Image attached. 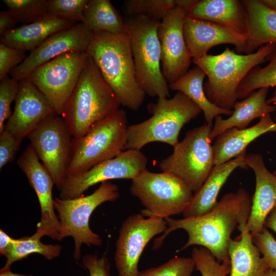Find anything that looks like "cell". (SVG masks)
Here are the masks:
<instances>
[{
  "label": "cell",
  "instance_id": "obj_1",
  "mask_svg": "<svg viewBox=\"0 0 276 276\" xmlns=\"http://www.w3.org/2000/svg\"><path fill=\"white\" fill-rule=\"evenodd\" d=\"M251 206L249 195L241 188L236 193L223 195L214 209L202 215L179 219L166 218L167 228L155 239L153 249L159 248L170 233L182 229L188 239L181 250L199 245L208 249L220 263L229 260L227 247L231 235L236 228L247 223Z\"/></svg>",
  "mask_w": 276,
  "mask_h": 276
},
{
  "label": "cell",
  "instance_id": "obj_46",
  "mask_svg": "<svg viewBox=\"0 0 276 276\" xmlns=\"http://www.w3.org/2000/svg\"><path fill=\"white\" fill-rule=\"evenodd\" d=\"M0 276H33L32 275H24L12 272L10 269L2 270L0 271Z\"/></svg>",
  "mask_w": 276,
  "mask_h": 276
},
{
  "label": "cell",
  "instance_id": "obj_35",
  "mask_svg": "<svg viewBox=\"0 0 276 276\" xmlns=\"http://www.w3.org/2000/svg\"><path fill=\"white\" fill-rule=\"evenodd\" d=\"M88 0H48L49 15L82 22L83 10Z\"/></svg>",
  "mask_w": 276,
  "mask_h": 276
},
{
  "label": "cell",
  "instance_id": "obj_48",
  "mask_svg": "<svg viewBox=\"0 0 276 276\" xmlns=\"http://www.w3.org/2000/svg\"><path fill=\"white\" fill-rule=\"evenodd\" d=\"M267 102L269 104L276 103V88L274 90L273 96L270 99L267 100Z\"/></svg>",
  "mask_w": 276,
  "mask_h": 276
},
{
  "label": "cell",
  "instance_id": "obj_28",
  "mask_svg": "<svg viewBox=\"0 0 276 276\" xmlns=\"http://www.w3.org/2000/svg\"><path fill=\"white\" fill-rule=\"evenodd\" d=\"M205 76L204 72L196 66L177 80L169 84V87L171 90L183 93L197 105L203 113L206 124L212 127L213 121L217 116L221 114L230 116L233 110L220 108L209 101L203 88Z\"/></svg>",
  "mask_w": 276,
  "mask_h": 276
},
{
  "label": "cell",
  "instance_id": "obj_13",
  "mask_svg": "<svg viewBox=\"0 0 276 276\" xmlns=\"http://www.w3.org/2000/svg\"><path fill=\"white\" fill-rule=\"evenodd\" d=\"M147 158L140 150H124L81 174L66 176L60 189L59 198L71 199L82 196L95 185L117 179H131L147 169Z\"/></svg>",
  "mask_w": 276,
  "mask_h": 276
},
{
  "label": "cell",
  "instance_id": "obj_24",
  "mask_svg": "<svg viewBox=\"0 0 276 276\" xmlns=\"http://www.w3.org/2000/svg\"><path fill=\"white\" fill-rule=\"evenodd\" d=\"M76 24L49 15L4 33L1 35V43L25 51H32L52 35Z\"/></svg>",
  "mask_w": 276,
  "mask_h": 276
},
{
  "label": "cell",
  "instance_id": "obj_26",
  "mask_svg": "<svg viewBox=\"0 0 276 276\" xmlns=\"http://www.w3.org/2000/svg\"><path fill=\"white\" fill-rule=\"evenodd\" d=\"M240 234L229 240L227 252L231 263L229 276H263L269 269L258 248L254 244L246 224L238 227Z\"/></svg>",
  "mask_w": 276,
  "mask_h": 276
},
{
  "label": "cell",
  "instance_id": "obj_44",
  "mask_svg": "<svg viewBox=\"0 0 276 276\" xmlns=\"http://www.w3.org/2000/svg\"><path fill=\"white\" fill-rule=\"evenodd\" d=\"M198 0H174V6L182 9L185 12L192 8Z\"/></svg>",
  "mask_w": 276,
  "mask_h": 276
},
{
  "label": "cell",
  "instance_id": "obj_41",
  "mask_svg": "<svg viewBox=\"0 0 276 276\" xmlns=\"http://www.w3.org/2000/svg\"><path fill=\"white\" fill-rule=\"evenodd\" d=\"M18 20L15 15L9 10L0 12V34L14 29Z\"/></svg>",
  "mask_w": 276,
  "mask_h": 276
},
{
  "label": "cell",
  "instance_id": "obj_9",
  "mask_svg": "<svg viewBox=\"0 0 276 276\" xmlns=\"http://www.w3.org/2000/svg\"><path fill=\"white\" fill-rule=\"evenodd\" d=\"M131 194L145 209V216L165 219L183 213L193 192L179 178L167 172L153 173L146 169L131 179Z\"/></svg>",
  "mask_w": 276,
  "mask_h": 276
},
{
  "label": "cell",
  "instance_id": "obj_38",
  "mask_svg": "<svg viewBox=\"0 0 276 276\" xmlns=\"http://www.w3.org/2000/svg\"><path fill=\"white\" fill-rule=\"evenodd\" d=\"M25 51L0 43V80L15 67L19 65L26 58Z\"/></svg>",
  "mask_w": 276,
  "mask_h": 276
},
{
  "label": "cell",
  "instance_id": "obj_10",
  "mask_svg": "<svg viewBox=\"0 0 276 276\" xmlns=\"http://www.w3.org/2000/svg\"><path fill=\"white\" fill-rule=\"evenodd\" d=\"M119 196L118 186L106 181L101 182L97 189L87 196L71 199H54V209L60 223L58 241L68 236L74 238L76 259L80 258L83 243L88 246L101 245L100 237L89 227L90 217L99 205L114 201Z\"/></svg>",
  "mask_w": 276,
  "mask_h": 276
},
{
  "label": "cell",
  "instance_id": "obj_37",
  "mask_svg": "<svg viewBox=\"0 0 276 276\" xmlns=\"http://www.w3.org/2000/svg\"><path fill=\"white\" fill-rule=\"evenodd\" d=\"M254 244L258 248L270 269H276V240L267 228L252 236Z\"/></svg>",
  "mask_w": 276,
  "mask_h": 276
},
{
  "label": "cell",
  "instance_id": "obj_11",
  "mask_svg": "<svg viewBox=\"0 0 276 276\" xmlns=\"http://www.w3.org/2000/svg\"><path fill=\"white\" fill-rule=\"evenodd\" d=\"M86 52L62 54L34 70L28 79L46 97L56 115L61 117L85 66Z\"/></svg>",
  "mask_w": 276,
  "mask_h": 276
},
{
  "label": "cell",
  "instance_id": "obj_27",
  "mask_svg": "<svg viewBox=\"0 0 276 276\" xmlns=\"http://www.w3.org/2000/svg\"><path fill=\"white\" fill-rule=\"evenodd\" d=\"M248 27L245 54L255 52L261 46L276 43V11L261 0H244Z\"/></svg>",
  "mask_w": 276,
  "mask_h": 276
},
{
  "label": "cell",
  "instance_id": "obj_15",
  "mask_svg": "<svg viewBox=\"0 0 276 276\" xmlns=\"http://www.w3.org/2000/svg\"><path fill=\"white\" fill-rule=\"evenodd\" d=\"M18 167L24 173L37 196L41 219L37 224L35 236H47L58 241L60 223L55 213L52 189L54 180L30 144L17 160Z\"/></svg>",
  "mask_w": 276,
  "mask_h": 276
},
{
  "label": "cell",
  "instance_id": "obj_42",
  "mask_svg": "<svg viewBox=\"0 0 276 276\" xmlns=\"http://www.w3.org/2000/svg\"><path fill=\"white\" fill-rule=\"evenodd\" d=\"M15 239L9 236L3 229L0 231V253L4 256L10 246L13 243Z\"/></svg>",
  "mask_w": 276,
  "mask_h": 276
},
{
  "label": "cell",
  "instance_id": "obj_33",
  "mask_svg": "<svg viewBox=\"0 0 276 276\" xmlns=\"http://www.w3.org/2000/svg\"><path fill=\"white\" fill-rule=\"evenodd\" d=\"M18 22L30 24L49 15L48 0H3Z\"/></svg>",
  "mask_w": 276,
  "mask_h": 276
},
{
  "label": "cell",
  "instance_id": "obj_4",
  "mask_svg": "<svg viewBox=\"0 0 276 276\" xmlns=\"http://www.w3.org/2000/svg\"><path fill=\"white\" fill-rule=\"evenodd\" d=\"M275 48L276 43H268L252 53L242 55L226 48L218 55L207 54L192 59L208 77L203 88L209 101L220 108L232 110L240 83L254 68L265 61Z\"/></svg>",
  "mask_w": 276,
  "mask_h": 276
},
{
  "label": "cell",
  "instance_id": "obj_21",
  "mask_svg": "<svg viewBox=\"0 0 276 276\" xmlns=\"http://www.w3.org/2000/svg\"><path fill=\"white\" fill-rule=\"evenodd\" d=\"M246 151L223 164L215 166L183 212V218L196 217L210 212L217 203V198L222 187L231 173L238 168H246Z\"/></svg>",
  "mask_w": 276,
  "mask_h": 276
},
{
  "label": "cell",
  "instance_id": "obj_32",
  "mask_svg": "<svg viewBox=\"0 0 276 276\" xmlns=\"http://www.w3.org/2000/svg\"><path fill=\"white\" fill-rule=\"evenodd\" d=\"M174 7V0H126L122 5L125 17L144 15L162 20Z\"/></svg>",
  "mask_w": 276,
  "mask_h": 276
},
{
  "label": "cell",
  "instance_id": "obj_22",
  "mask_svg": "<svg viewBox=\"0 0 276 276\" xmlns=\"http://www.w3.org/2000/svg\"><path fill=\"white\" fill-rule=\"evenodd\" d=\"M185 14L218 24L243 35L248 33L247 14L241 1L198 0Z\"/></svg>",
  "mask_w": 276,
  "mask_h": 276
},
{
  "label": "cell",
  "instance_id": "obj_16",
  "mask_svg": "<svg viewBox=\"0 0 276 276\" xmlns=\"http://www.w3.org/2000/svg\"><path fill=\"white\" fill-rule=\"evenodd\" d=\"M185 12L174 6L160 21L157 33L163 75L169 84L184 75L191 62L183 32Z\"/></svg>",
  "mask_w": 276,
  "mask_h": 276
},
{
  "label": "cell",
  "instance_id": "obj_23",
  "mask_svg": "<svg viewBox=\"0 0 276 276\" xmlns=\"http://www.w3.org/2000/svg\"><path fill=\"white\" fill-rule=\"evenodd\" d=\"M275 122L270 113L260 118L255 125L243 129H229L215 139L213 145L214 152V165L226 163L246 151L247 146L260 135L274 131Z\"/></svg>",
  "mask_w": 276,
  "mask_h": 276
},
{
  "label": "cell",
  "instance_id": "obj_31",
  "mask_svg": "<svg viewBox=\"0 0 276 276\" xmlns=\"http://www.w3.org/2000/svg\"><path fill=\"white\" fill-rule=\"evenodd\" d=\"M268 63L254 68L244 78L237 90V99L245 98L256 89L276 87V48L267 57Z\"/></svg>",
  "mask_w": 276,
  "mask_h": 276
},
{
  "label": "cell",
  "instance_id": "obj_6",
  "mask_svg": "<svg viewBox=\"0 0 276 276\" xmlns=\"http://www.w3.org/2000/svg\"><path fill=\"white\" fill-rule=\"evenodd\" d=\"M127 127L126 113L119 108L94 123L83 136L73 138L66 176L85 172L124 151Z\"/></svg>",
  "mask_w": 276,
  "mask_h": 276
},
{
  "label": "cell",
  "instance_id": "obj_14",
  "mask_svg": "<svg viewBox=\"0 0 276 276\" xmlns=\"http://www.w3.org/2000/svg\"><path fill=\"white\" fill-rule=\"evenodd\" d=\"M167 228L164 219L142 213L129 216L123 222L116 241L114 256L118 276H138L139 259L143 251L155 236Z\"/></svg>",
  "mask_w": 276,
  "mask_h": 276
},
{
  "label": "cell",
  "instance_id": "obj_30",
  "mask_svg": "<svg viewBox=\"0 0 276 276\" xmlns=\"http://www.w3.org/2000/svg\"><path fill=\"white\" fill-rule=\"evenodd\" d=\"M40 239L34 235L15 239L4 255L7 259L6 262L1 269H10L13 263L32 254H40L48 260H52L59 255L61 250L60 245L44 244Z\"/></svg>",
  "mask_w": 276,
  "mask_h": 276
},
{
  "label": "cell",
  "instance_id": "obj_19",
  "mask_svg": "<svg viewBox=\"0 0 276 276\" xmlns=\"http://www.w3.org/2000/svg\"><path fill=\"white\" fill-rule=\"evenodd\" d=\"M183 32L192 59L207 54L215 45L225 43L234 45L239 53H245L247 36L218 24L186 16Z\"/></svg>",
  "mask_w": 276,
  "mask_h": 276
},
{
  "label": "cell",
  "instance_id": "obj_25",
  "mask_svg": "<svg viewBox=\"0 0 276 276\" xmlns=\"http://www.w3.org/2000/svg\"><path fill=\"white\" fill-rule=\"evenodd\" d=\"M269 88L258 89L242 101L236 102L233 112L228 118L224 119L220 116H217L210 134L212 141L229 129L246 128L255 119L274 111L276 106L268 104L266 99Z\"/></svg>",
  "mask_w": 276,
  "mask_h": 276
},
{
  "label": "cell",
  "instance_id": "obj_18",
  "mask_svg": "<svg viewBox=\"0 0 276 276\" xmlns=\"http://www.w3.org/2000/svg\"><path fill=\"white\" fill-rule=\"evenodd\" d=\"M18 82L14 109L4 129L22 141L41 121L56 113L46 97L28 78Z\"/></svg>",
  "mask_w": 276,
  "mask_h": 276
},
{
  "label": "cell",
  "instance_id": "obj_8",
  "mask_svg": "<svg viewBox=\"0 0 276 276\" xmlns=\"http://www.w3.org/2000/svg\"><path fill=\"white\" fill-rule=\"evenodd\" d=\"M211 129L205 124L189 130L184 139L173 147V152L159 164L162 172L176 176L194 193L215 166Z\"/></svg>",
  "mask_w": 276,
  "mask_h": 276
},
{
  "label": "cell",
  "instance_id": "obj_47",
  "mask_svg": "<svg viewBox=\"0 0 276 276\" xmlns=\"http://www.w3.org/2000/svg\"><path fill=\"white\" fill-rule=\"evenodd\" d=\"M263 276H276V269L269 268Z\"/></svg>",
  "mask_w": 276,
  "mask_h": 276
},
{
  "label": "cell",
  "instance_id": "obj_17",
  "mask_svg": "<svg viewBox=\"0 0 276 276\" xmlns=\"http://www.w3.org/2000/svg\"><path fill=\"white\" fill-rule=\"evenodd\" d=\"M92 32L82 22L57 32L45 40L18 66L10 73L12 78L19 81L28 78L37 67L54 58L72 51L86 52Z\"/></svg>",
  "mask_w": 276,
  "mask_h": 276
},
{
  "label": "cell",
  "instance_id": "obj_12",
  "mask_svg": "<svg viewBox=\"0 0 276 276\" xmlns=\"http://www.w3.org/2000/svg\"><path fill=\"white\" fill-rule=\"evenodd\" d=\"M27 137L60 190L66 176L73 139L64 120L56 114L48 116Z\"/></svg>",
  "mask_w": 276,
  "mask_h": 276
},
{
  "label": "cell",
  "instance_id": "obj_20",
  "mask_svg": "<svg viewBox=\"0 0 276 276\" xmlns=\"http://www.w3.org/2000/svg\"><path fill=\"white\" fill-rule=\"evenodd\" d=\"M245 162L256 177L255 191L246 223L247 229L253 236L262 231L266 218L276 206V176L269 171L259 154L246 155Z\"/></svg>",
  "mask_w": 276,
  "mask_h": 276
},
{
  "label": "cell",
  "instance_id": "obj_43",
  "mask_svg": "<svg viewBox=\"0 0 276 276\" xmlns=\"http://www.w3.org/2000/svg\"><path fill=\"white\" fill-rule=\"evenodd\" d=\"M264 227L270 228L276 233V206L266 218Z\"/></svg>",
  "mask_w": 276,
  "mask_h": 276
},
{
  "label": "cell",
  "instance_id": "obj_49",
  "mask_svg": "<svg viewBox=\"0 0 276 276\" xmlns=\"http://www.w3.org/2000/svg\"><path fill=\"white\" fill-rule=\"evenodd\" d=\"M273 174L276 176V170L273 172Z\"/></svg>",
  "mask_w": 276,
  "mask_h": 276
},
{
  "label": "cell",
  "instance_id": "obj_40",
  "mask_svg": "<svg viewBox=\"0 0 276 276\" xmlns=\"http://www.w3.org/2000/svg\"><path fill=\"white\" fill-rule=\"evenodd\" d=\"M82 263L88 270L89 276H109L110 264L105 257L87 255L83 257Z\"/></svg>",
  "mask_w": 276,
  "mask_h": 276
},
{
  "label": "cell",
  "instance_id": "obj_34",
  "mask_svg": "<svg viewBox=\"0 0 276 276\" xmlns=\"http://www.w3.org/2000/svg\"><path fill=\"white\" fill-rule=\"evenodd\" d=\"M195 268L192 258L175 257L159 266L140 271L138 276H191Z\"/></svg>",
  "mask_w": 276,
  "mask_h": 276
},
{
  "label": "cell",
  "instance_id": "obj_29",
  "mask_svg": "<svg viewBox=\"0 0 276 276\" xmlns=\"http://www.w3.org/2000/svg\"><path fill=\"white\" fill-rule=\"evenodd\" d=\"M82 23L91 32L119 34L126 31L124 18L109 0H88Z\"/></svg>",
  "mask_w": 276,
  "mask_h": 276
},
{
  "label": "cell",
  "instance_id": "obj_2",
  "mask_svg": "<svg viewBox=\"0 0 276 276\" xmlns=\"http://www.w3.org/2000/svg\"><path fill=\"white\" fill-rule=\"evenodd\" d=\"M102 76L117 96L121 105L137 110L146 94L139 86L134 60L126 30L119 34L92 32L86 50Z\"/></svg>",
  "mask_w": 276,
  "mask_h": 276
},
{
  "label": "cell",
  "instance_id": "obj_45",
  "mask_svg": "<svg viewBox=\"0 0 276 276\" xmlns=\"http://www.w3.org/2000/svg\"><path fill=\"white\" fill-rule=\"evenodd\" d=\"M269 9L276 11V0H261Z\"/></svg>",
  "mask_w": 276,
  "mask_h": 276
},
{
  "label": "cell",
  "instance_id": "obj_36",
  "mask_svg": "<svg viewBox=\"0 0 276 276\" xmlns=\"http://www.w3.org/2000/svg\"><path fill=\"white\" fill-rule=\"evenodd\" d=\"M19 89L18 81L6 77L0 83V132L4 130L5 122L11 114L10 106L15 100Z\"/></svg>",
  "mask_w": 276,
  "mask_h": 276
},
{
  "label": "cell",
  "instance_id": "obj_3",
  "mask_svg": "<svg viewBox=\"0 0 276 276\" xmlns=\"http://www.w3.org/2000/svg\"><path fill=\"white\" fill-rule=\"evenodd\" d=\"M120 105L114 91L88 55L61 115L73 138L84 135L94 123L119 109Z\"/></svg>",
  "mask_w": 276,
  "mask_h": 276
},
{
  "label": "cell",
  "instance_id": "obj_39",
  "mask_svg": "<svg viewBox=\"0 0 276 276\" xmlns=\"http://www.w3.org/2000/svg\"><path fill=\"white\" fill-rule=\"evenodd\" d=\"M21 142L5 129L0 132L1 170L14 160Z\"/></svg>",
  "mask_w": 276,
  "mask_h": 276
},
{
  "label": "cell",
  "instance_id": "obj_7",
  "mask_svg": "<svg viewBox=\"0 0 276 276\" xmlns=\"http://www.w3.org/2000/svg\"><path fill=\"white\" fill-rule=\"evenodd\" d=\"M124 19L139 86L150 97L168 98L169 87L160 66V46L157 33L161 20L144 15Z\"/></svg>",
  "mask_w": 276,
  "mask_h": 276
},
{
  "label": "cell",
  "instance_id": "obj_5",
  "mask_svg": "<svg viewBox=\"0 0 276 276\" xmlns=\"http://www.w3.org/2000/svg\"><path fill=\"white\" fill-rule=\"evenodd\" d=\"M147 109L152 114L148 119L128 126L125 150H140L152 142H162L174 147L182 127L195 119L201 109L181 92L172 98H158L156 103L148 104Z\"/></svg>",
  "mask_w": 276,
  "mask_h": 276
}]
</instances>
